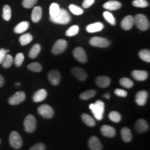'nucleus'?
Here are the masks:
<instances>
[{"instance_id":"f257e3e1","label":"nucleus","mask_w":150,"mask_h":150,"mask_svg":"<svg viewBox=\"0 0 150 150\" xmlns=\"http://www.w3.org/2000/svg\"><path fill=\"white\" fill-rule=\"evenodd\" d=\"M89 107L97 120H102L104 116V103L101 100H98L94 104H91Z\"/></svg>"},{"instance_id":"f03ea898","label":"nucleus","mask_w":150,"mask_h":150,"mask_svg":"<svg viewBox=\"0 0 150 150\" xmlns=\"http://www.w3.org/2000/svg\"><path fill=\"white\" fill-rule=\"evenodd\" d=\"M50 20L52 22L56 24H67L70 22L71 17L66 10H65V9H61L59 14L56 17H54V18H51L50 17Z\"/></svg>"},{"instance_id":"7ed1b4c3","label":"nucleus","mask_w":150,"mask_h":150,"mask_svg":"<svg viewBox=\"0 0 150 150\" xmlns=\"http://www.w3.org/2000/svg\"><path fill=\"white\" fill-rule=\"evenodd\" d=\"M134 24L141 31H146L149 27V20L147 17L142 14L136 15L134 18Z\"/></svg>"},{"instance_id":"20e7f679","label":"nucleus","mask_w":150,"mask_h":150,"mask_svg":"<svg viewBox=\"0 0 150 150\" xmlns=\"http://www.w3.org/2000/svg\"><path fill=\"white\" fill-rule=\"evenodd\" d=\"M9 142H10L11 147L14 149H20L23 144L21 136L17 131L11 132L9 137Z\"/></svg>"},{"instance_id":"39448f33","label":"nucleus","mask_w":150,"mask_h":150,"mask_svg":"<svg viewBox=\"0 0 150 150\" xmlns=\"http://www.w3.org/2000/svg\"><path fill=\"white\" fill-rule=\"evenodd\" d=\"M25 131L28 133H33L36 128V120L33 115L27 116L24 122Z\"/></svg>"},{"instance_id":"423d86ee","label":"nucleus","mask_w":150,"mask_h":150,"mask_svg":"<svg viewBox=\"0 0 150 150\" xmlns=\"http://www.w3.org/2000/svg\"><path fill=\"white\" fill-rule=\"evenodd\" d=\"M90 44L96 47L104 48L109 46L110 42L106 38L102 37H93L90 40Z\"/></svg>"},{"instance_id":"0eeeda50","label":"nucleus","mask_w":150,"mask_h":150,"mask_svg":"<svg viewBox=\"0 0 150 150\" xmlns=\"http://www.w3.org/2000/svg\"><path fill=\"white\" fill-rule=\"evenodd\" d=\"M67 47V42L66 40H63V39H60L58 40L54 44L52 50V52L55 55L60 54L63 53V52L66 50Z\"/></svg>"},{"instance_id":"6e6552de","label":"nucleus","mask_w":150,"mask_h":150,"mask_svg":"<svg viewBox=\"0 0 150 150\" xmlns=\"http://www.w3.org/2000/svg\"><path fill=\"white\" fill-rule=\"evenodd\" d=\"M38 112L40 115L44 118L50 119L54 116V110L49 105L44 104L40 106L38 108Z\"/></svg>"},{"instance_id":"1a4fd4ad","label":"nucleus","mask_w":150,"mask_h":150,"mask_svg":"<svg viewBox=\"0 0 150 150\" xmlns=\"http://www.w3.org/2000/svg\"><path fill=\"white\" fill-rule=\"evenodd\" d=\"M26 99V95L24 92H17L8 99V103L11 105H18L24 102Z\"/></svg>"},{"instance_id":"9d476101","label":"nucleus","mask_w":150,"mask_h":150,"mask_svg":"<svg viewBox=\"0 0 150 150\" xmlns=\"http://www.w3.org/2000/svg\"><path fill=\"white\" fill-rule=\"evenodd\" d=\"M73 55L74 57L81 63H84L87 61V56L85 50L82 47H76L73 50Z\"/></svg>"},{"instance_id":"9b49d317","label":"nucleus","mask_w":150,"mask_h":150,"mask_svg":"<svg viewBox=\"0 0 150 150\" xmlns=\"http://www.w3.org/2000/svg\"><path fill=\"white\" fill-rule=\"evenodd\" d=\"M48 79L52 85L57 86L61 81V74L57 70H52L48 73Z\"/></svg>"},{"instance_id":"f8f14e48","label":"nucleus","mask_w":150,"mask_h":150,"mask_svg":"<svg viewBox=\"0 0 150 150\" xmlns=\"http://www.w3.org/2000/svg\"><path fill=\"white\" fill-rule=\"evenodd\" d=\"M71 72H72L73 76H74L76 79L81 81H85L87 78V73L83 69L80 68V67H73Z\"/></svg>"},{"instance_id":"ddd939ff","label":"nucleus","mask_w":150,"mask_h":150,"mask_svg":"<svg viewBox=\"0 0 150 150\" xmlns=\"http://www.w3.org/2000/svg\"><path fill=\"white\" fill-rule=\"evenodd\" d=\"M148 97V93L145 91H140L136 95V102L139 106H144L146 104Z\"/></svg>"},{"instance_id":"4468645a","label":"nucleus","mask_w":150,"mask_h":150,"mask_svg":"<svg viewBox=\"0 0 150 150\" xmlns=\"http://www.w3.org/2000/svg\"><path fill=\"white\" fill-rule=\"evenodd\" d=\"M135 129L137 132L142 134V133L146 132L149 129V125L144 119H139L136 122Z\"/></svg>"},{"instance_id":"2eb2a0df","label":"nucleus","mask_w":150,"mask_h":150,"mask_svg":"<svg viewBox=\"0 0 150 150\" xmlns=\"http://www.w3.org/2000/svg\"><path fill=\"white\" fill-rule=\"evenodd\" d=\"M88 146L91 150H102V145L100 140L96 136H92L89 139Z\"/></svg>"},{"instance_id":"dca6fc26","label":"nucleus","mask_w":150,"mask_h":150,"mask_svg":"<svg viewBox=\"0 0 150 150\" xmlns=\"http://www.w3.org/2000/svg\"><path fill=\"white\" fill-rule=\"evenodd\" d=\"M134 24V18L132 16H127L123 19L121 22L122 28L124 30H129Z\"/></svg>"},{"instance_id":"f3484780","label":"nucleus","mask_w":150,"mask_h":150,"mask_svg":"<svg viewBox=\"0 0 150 150\" xmlns=\"http://www.w3.org/2000/svg\"><path fill=\"white\" fill-rule=\"evenodd\" d=\"M101 132L104 136L108 137V138L115 137L116 135L115 129L109 125H103L101 127Z\"/></svg>"},{"instance_id":"a211bd4d","label":"nucleus","mask_w":150,"mask_h":150,"mask_svg":"<svg viewBox=\"0 0 150 150\" xmlns=\"http://www.w3.org/2000/svg\"><path fill=\"white\" fill-rule=\"evenodd\" d=\"M95 83H96L97 86L99 88H104L108 87V86L110 85V79L108 76H98V77L96 78L95 79Z\"/></svg>"},{"instance_id":"6ab92c4d","label":"nucleus","mask_w":150,"mask_h":150,"mask_svg":"<svg viewBox=\"0 0 150 150\" xmlns=\"http://www.w3.org/2000/svg\"><path fill=\"white\" fill-rule=\"evenodd\" d=\"M131 75L135 79L139 81H145L148 77V73L144 70H134L131 73Z\"/></svg>"},{"instance_id":"aec40b11","label":"nucleus","mask_w":150,"mask_h":150,"mask_svg":"<svg viewBox=\"0 0 150 150\" xmlns=\"http://www.w3.org/2000/svg\"><path fill=\"white\" fill-rule=\"evenodd\" d=\"M104 28V24L102 22H95L91 24L86 27V31L88 33H95L102 31Z\"/></svg>"},{"instance_id":"412c9836","label":"nucleus","mask_w":150,"mask_h":150,"mask_svg":"<svg viewBox=\"0 0 150 150\" xmlns=\"http://www.w3.org/2000/svg\"><path fill=\"white\" fill-rule=\"evenodd\" d=\"M122 4L117 1H109L104 4L103 7L108 11H115L121 8Z\"/></svg>"},{"instance_id":"4be33fe9","label":"nucleus","mask_w":150,"mask_h":150,"mask_svg":"<svg viewBox=\"0 0 150 150\" xmlns=\"http://www.w3.org/2000/svg\"><path fill=\"white\" fill-rule=\"evenodd\" d=\"M42 11L41 7L40 6H35L33 8L32 11V13H31V20L33 22L36 23L38 22L42 18Z\"/></svg>"},{"instance_id":"5701e85b","label":"nucleus","mask_w":150,"mask_h":150,"mask_svg":"<svg viewBox=\"0 0 150 150\" xmlns=\"http://www.w3.org/2000/svg\"><path fill=\"white\" fill-rule=\"evenodd\" d=\"M47 95V93L45 89L38 90L36 93H35L33 96V100L34 102H40L45 99Z\"/></svg>"},{"instance_id":"b1692460","label":"nucleus","mask_w":150,"mask_h":150,"mask_svg":"<svg viewBox=\"0 0 150 150\" xmlns=\"http://www.w3.org/2000/svg\"><path fill=\"white\" fill-rule=\"evenodd\" d=\"M121 136L125 142H129L132 140V134L130 129L127 127H124L121 130Z\"/></svg>"},{"instance_id":"393cba45","label":"nucleus","mask_w":150,"mask_h":150,"mask_svg":"<svg viewBox=\"0 0 150 150\" xmlns=\"http://www.w3.org/2000/svg\"><path fill=\"white\" fill-rule=\"evenodd\" d=\"M29 27V24L28 22H22L19 23L16 27L14 28V32L16 33H22L25 32Z\"/></svg>"},{"instance_id":"a878e982","label":"nucleus","mask_w":150,"mask_h":150,"mask_svg":"<svg viewBox=\"0 0 150 150\" xmlns=\"http://www.w3.org/2000/svg\"><path fill=\"white\" fill-rule=\"evenodd\" d=\"M32 40L33 36L30 34V33H25V34L22 35L20 37V38H19L20 44H21L22 46L27 45L31 42Z\"/></svg>"},{"instance_id":"bb28decb","label":"nucleus","mask_w":150,"mask_h":150,"mask_svg":"<svg viewBox=\"0 0 150 150\" xmlns=\"http://www.w3.org/2000/svg\"><path fill=\"white\" fill-rule=\"evenodd\" d=\"M41 50V47L39 44H35L33 46V47L30 50L29 56L31 59H35L37 57L39 53H40Z\"/></svg>"},{"instance_id":"cd10ccee","label":"nucleus","mask_w":150,"mask_h":150,"mask_svg":"<svg viewBox=\"0 0 150 150\" xmlns=\"http://www.w3.org/2000/svg\"><path fill=\"white\" fill-rule=\"evenodd\" d=\"M97 91L95 90H88V91H86L83 92V93H81L80 95V99H83V100H88V99L92 98L96 95Z\"/></svg>"},{"instance_id":"c85d7f7f","label":"nucleus","mask_w":150,"mask_h":150,"mask_svg":"<svg viewBox=\"0 0 150 150\" xmlns=\"http://www.w3.org/2000/svg\"><path fill=\"white\" fill-rule=\"evenodd\" d=\"M82 120L83 121V122L86 124V125H88V127H94L95 125V121L94 120L93 118H92L91 116L86 113H83L81 115Z\"/></svg>"},{"instance_id":"c756f323","label":"nucleus","mask_w":150,"mask_h":150,"mask_svg":"<svg viewBox=\"0 0 150 150\" xmlns=\"http://www.w3.org/2000/svg\"><path fill=\"white\" fill-rule=\"evenodd\" d=\"M60 8L58 4L56 3H52L51 5H50V17L51 18H54V17H56L59 14V13L60 12Z\"/></svg>"},{"instance_id":"7c9ffc66","label":"nucleus","mask_w":150,"mask_h":150,"mask_svg":"<svg viewBox=\"0 0 150 150\" xmlns=\"http://www.w3.org/2000/svg\"><path fill=\"white\" fill-rule=\"evenodd\" d=\"M13 63V59L12 56L7 54V55L5 56L4 59L3 60L1 64H2L4 68H9V67L12 65Z\"/></svg>"},{"instance_id":"2f4dec72","label":"nucleus","mask_w":150,"mask_h":150,"mask_svg":"<svg viewBox=\"0 0 150 150\" xmlns=\"http://www.w3.org/2000/svg\"><path fill=\"white\" fill-rule=\"evenodd\" d=\"M139 57L142 61L149 63L150 62V52L149 50H142L139 52Z\"/></svg>"},{"instance_id":"473e14b6","label":"nucleus","mask_w":150,"mask_h":150,"mask_svg":"<svg viewBox=\"0 0 150 150\" xmlns=\"http://www.w3.org/2000/svg\"><path fill=\"white\" fill-rule=\"evenodd\" d=\"M3 18L6 21H9L11 18V9L8 5H5L3 8Z\"/></svg>"},{"instance_id":"72a5a7b5","label":"nucleus","mask_w":150,"mask_h":150,"mask_svg":"<svg viewBox=\"0 0 150 150\" xmlns=\"http://www.w3.org/2000/svg\"><path fill=\"white\" fill-rule=\"evenodd\" d=\"M28 69L30 71H32V72H39L42 71V67L40 63H38V62H34V63H31V64L28 65Z\"/></svg>"},{"instance_id":"f704fd0d","label":"nucleus","mask_w":150,"mask_h":150,"mask_svg":"<svg viewBox=\"0 0 150 150\" xmlns=\"http://www.w3.org/2000/svg\"><path fill=\"white\" fill-rule=\"evenodd\" d=\"M79 31V27L77 25H73L67 30L65 35L69 37L74 36V35H76L77 34Z\"/></svg>"},{"instance_id":"c9c22d12","label":"nucleus","mask_w":150,"mask_h":150,"mask_svg":"<svg viewBox=\"0 0 150 150\" xmlns=\"http://www.w3.org/2000/svg\"><path fill=\"white\" fill-rule=\"evenodd\" d=\"M103 16H104V18L105 20L107 21L108 23H110L111 25H115V19L114 18V16H112L111 13L108 12V11H105L103 13Z\"/></svg>"},{"instance_id":"e433bc0d","label":"nucleus","mask_w":150,"mask_h":150,"mask_svg":"<svg viewBox=\"0 0 150 150\" xmlns=\"http://www.w3.org/2000/svg\"><path fill=\"white\" fill-rule=\"evenodd\" d=\"M120 83L121 84V86H122L123 87L126 88H131L134 86V82L132 81L131 79H129V78H122L120 80Z\"/></svg>"},{"instance_id":"4c0bfd02","label":"nucleus","mask_w":150,"mask_h":150,"mask_svg":"<svg viewBox=\"0 0 150 150\" xmlns=\"http://www.w3.org/2000/svg\"><path fill=\"white\" fill-rule=\"evenodd\" d=\"M132 4L135 7L138 8H145L149 6V3L146 0H134Z\"/></svg>"},{"instance_id":"58836bf2","label":"nucleus","mask_w":150,"mask_h":150,"mask_svg":"<svg viewBox=\"0 0 150 150\" xmlns=\"http://www.w3.org/2000/svg\"><path fill=\"white\" fill-rule=\"evenodd\" d=\"M110 120L114 122H119L121 120V115L117 111H112L110 112L109 115Z\"/></svg>"},{"instance_id":"ea45409f","label":"nucleus","mask_w":150,"mask_h":150,"mask_svg":"<svg viewBox=\"0 0 150 150\" xmlns=\"http://www.w3.org/2000/svg\"><path fill=\"white\" fill-rule=\"evenodd\" d=\"M69 8H70V11L72 12V13L76 15V16H79V15L83 13V9L81 8L80 7L71 4L70 5V6H69Z\"/></svg>"},{"instance_id":"a19ab883","label":"nucleus","mask_w":150,"mask_h":150,"mask_svg":"<svg viewBox=\"0 0 150 150\" xmlns=\"http://www.w3.org/2000/svg\"><path fill=\"white\" fill-rule=\"evenodd\" d=\"M24 60V56L22 53H18L16 54V58H15L14 63L17 67L21 66L22 63Z\"/></svg>"},{"instance_id":"79ce46f5","label":"nucleus","mask_w":150,"mask_h":150,"mask_svg":"<svg viewBox=\"0 0 150 150\" xmlns=\"http://www.w3.org/2000/svg\"><path fill=\"white\" fill-rule=\"evenodd\" d=\"M38 0H24L22 2V5L24 8H31L36 4Z\"/></svg>"},{"instance_id":"37998d69","label":"nucleus","mask_w":150,"mask_h":150,"mask_svg":"<svg viewBox=\"0 0 150 150\" xmlns=\"http://www.w3.org/2000/svg\"><path fill=\"white\" fill-rule=\"evenodd\" d=\"M45 145L42 143H37L30 148L29 150H45Z\"/></svg>"},{"instance_id":"c03bdc74","label":"nucleus","mask_w":150,"mask_h":150,"mask_svg":"<svg viewBox=\"0 0 150 150\" xmlns=\"http://www.w3.org/2000/svg\"><path fill=\"white\" fill-rule=\"evenodd\" d=\"M9 50H5V49H0V64H1L3 60L4 59L5 56L8 53Z\"/></svg>"},{"instance_id":"a18cd8bd","label":"nucleus","mask_w":150,"mask_h":150,"mask_svg":"<svg viewBox=\"0 0 150 150\" xmlns=\"http://www.w3.org/2000/svg\"><path fill=\"white\" fill-rule=\"evenodd\" d=\"M115 94L117 96L121 97H126L127 95V91H124L122 89H116L115 91Z\"/></svg>"},{"instance_id":"49530a36","label":"nucleus","mask_w":150,"mask_h":150,"mask_svg":"<svg viewBox=\"0 0 150 150\" xmlns=\"http://www.w3.org/2000/svg\"><path fill=\"white\" fill-rule=\"evenodd\" d=\"M95 2V0H84L83 2V7L85 8H88L91 7Z\"/></svg>"},{"instance_id":"de8ad7c7","label":"nucleus","mask_w":150,"mask_h":150,"mask_svg":"<svg viewBox=\"0 0 150 150\" xmlns=\"http://www.w3.org/2000/svg\"><path fill=\"white\" fill-rule=\"evenodd\" d=\"M4 83H5L4 79L3 76L0 74V88L2 87V86L4 85Z\"/></svg>"},{"instance_id":"09e8293b","label":"nucleus","mask_w":150,"mask_h":150,"mask_svg":"<svg viewBox=\"0 0 150 150\" xmlns=\"http://www.w3.org/2000/svg\"><path fill=\"white\" fill-rule=\"evenodd\" d=\"M103 96H104L105 98H106V99H109L110 98V95L109 94H108V93H105L104 95H103Z\"/></svg>"},{"instance_id":"8fccbe9b","label":"nucleus","mask_w":150,"mask_h":150,"mask_svg":"<svg viewBox=\"0 0 150 150\" xmlns=\"http://www.w3.org/2000/svg\"><path fill=\"white\" fill-rule=\"evenodd\" d=\"M16 85H17V86H19V85H20V83H16Z\"/></svg>"},{"instance_id":"3c124183","label":"nucleus","mask_w":150,"mask_h":150,"mask_svg":"<svg viewBox=\"0 0 150 150\" xmlns=\"http://www.w3.org/2000/svg\"><path fill=\"white\" fill-rule=\"evenodd\" d=\"M0 143H1V140H0Z\"/></svg>"}]
</instances>
